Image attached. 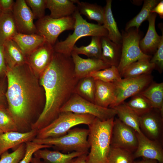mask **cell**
I'll list each match as a JSON object with an SVG mask.
<instances>
[{"label":"cell","mask_w":163,"mask_h":163,"mask_svg":"<svg viewBox=\"0 0 163 163\" xmlns=\"http://www.w3.org/2000/svg\"><path fill=\"white\" fill-rule=\"evenodd\" d=\"M6 78L8 109L16 123L18 132L30 131L45 104L44 92L39 78L27 63L7 67Z\"/></svg>","instance_id":"obj_1"},{"label":"cell","mask_w":163,"mask_h":163,"mask_svg":"<svg viewBox=\"0 0 163 163\" xmlns=\"http://www.w3.org/2000/svg\"><path fill=\"white\" fill-rule=\"evenodd\" d=\"M79 79L74 73L71 55L55 52L50 64L39 78L45 94V104L39 117L31 126L38 131L58 116L60 110L74 93Z\"/></svg>","instance_id":"obj_2"},{"label":"cell","mask_w":163,"mask_h":163,"mask_svg":"<svg viewBox=\"0 0 163 163\" xmlns=\"http://www.w3.org/2000/svg\"><path fill=\"white\" fill-rule=\"evenodd\" d=\"M114 117L101 120L95 117L88 126V140L90 151L87 163H106L110 148Z\"/></svg>","instance_id":"obj_3"},{"label":"cell","mask_w":163,"mask_h":163,"mask_svg":"<svg viewBox=\"0 0 163 163\" xmlns=\"http://www.w3.org/2000/svg\"><path fill=\"white\" fill-rule=\"evenodd\" d=\"M72 15L75 19L74 31L64 40L56 43L53 46L55 52L71 55L74 46L80 38L88 36L107 37L108 32L103 25L88 22L77 9Z\"/></svg>","instance_id":"obj_4"},{"label":"cell","mask_w":163,"mask_h":163,"mask_svg":"<svg viewBox=\"0 0 163 163\" xmlns=\"http://www.w3.org/2000/svg\"><path fill=\"white\" fill-rule=\"evenodd\" d=\"M89 133L88 129L75 128L59 137L42 139L35 138L32 141L37 144L53 146L55 150L65 153L74 152H88Z\"/></svg>","instance_id":"obj_5"},{"label":"cell","mask_w":163,"mask_h":163,"mask_svg":"<svg viewBox=\"0 0 163 163\" xmlns=\"http://www.w3.org/2000/svg\"><path fill=\"white\" fill-rule=\"evenodd\" d=\"M95 117L89 114L70 112H61L58 117L51 123L37 131L35 138L42 139L61 136L66 134L75 126L82 124L88 126Z\"/></svg>","instance_id":"obj_6"},{"label":"cell","mask_w":163,"mask_h":163,"mask_svg":"<svg viewBox=\"0 0 163 163\" xmlns=\"http://www.w3.org/2000/svg\"><path fill=\"white\" fill-rule=\"evenodd\" d=\"M121 34V56L117 67L120 75L124 69L132 63L141 59H151L152 57L145 54L140 49L139 44L142 33L139 29L130 28L123 31Z\"/></svg>","instance_id":"obj_7"},{"label":"cell","mask_w":163,"mask_h":163,"mask_svg":"<svg viewBox=\"0 0 163 163\" xmlns=\"http://www.w3.org/2000/svg\"><path fill=\"white\" fill-rule=\"evenodd\" d=\"M75 23V19L73 15L58 19L45 15L37 20L35 25L37 34L53 46L61 33L66 30H74Z\"/></svg>","instance_id":"obj_8"},{"label":"cell","mask_w":163,"mask_h":163,"mask_svg":"<svg viewBox=\"0 0 163 163\" xmlns=\"http://www.w3.org/2000/svg\"><path fill=\"white\" fill-rule=\"evenodd\" d=\"M62 112L89 114L103 120L114 117L117 115L114 109L101 107L75 93L61 108L60 112Z\"/></svg>","instance_id":"obj_9"},{"label":"cell","mask_w":163,"mask_h":163,"mask_svg":"<svg viewBox=\"0 0 163 163\" xmlns=\"http://www.w3.org/2000/svg\"><path fill=\"white\" fill-rule=\"evenodd\" d=\"M152 79L150 74H148L135 77L121 78L114 82L117 88V96L115 101L109 108H113L128 98L140 93L152 82Z\"/></svg>","instance_id":"obj_10"},{"label":"cell","mask_w":163,"mask_h":163,"mask_svg":"<svg viewBox=\"0 0 163 163\" xmlns=\"http://www.w3.org/2000/svg\"><path fill=\"white\" fill-rule=\"evenodd\" d=\"M138 145L136 132L118 118L114 119L110 147L125 150L132 153Z\"/></svg>","instance_id":"obj_11"},{"label":"cell","mask_w":163,"mask_h":163,"mask_svg":"<svg viewBox=\"0 0 163 163\" xmlns=\"http://www.w3.org/2000/svg\"><path fill=\"white\" fill-rule=\"evenodd\" d=\"M139 127L142 133L149 139L162 142L163 115L153 108L139 116Z\"/></svg>","instance_id":"obj_12"},{"label":"cell","mask_w":163,"mask_h":163,"mask_svg":"<svg viewBox=\"0 0 163 163\" xmlns=\"http://www.w3.org/2000/svg\"><path fill=\"white\" fill-rule=\"evenodd\" d=\"M55 52L53 46L46 41L26 56L27 63L39 78L51 62Z\"/></svg>","instance_id":"obj_13"},{"label":"cell","mask_w":163,"mask_h":163,"mask_svg":"<svg viewBox=\"0 0 163 163\" xmlns=\"http://www.w3.org/2000/svg\"><path fill=\"white\" fill-rule=\"evenodd\" d=\"M18 33L38 34L31 11L25 0H16L12 11Z\"/></svg>","instance_id":"obj_14"},{"label":"cell","mask_w":163,"mask_h":163,"mask_svg":"<svg viewBox=\"0 0 163 163\" xmlns=\"http://www.w3.org/2000/svg\"><path fill=\"white\" fill-rule=\"evenodd\" d=\"M138 145L133 154L134 159L142 157L163 163V150L161 142L149 139L141 132L136 133Z\"/></svg>","instance_id":"obj_15"},{"label":"cell","mask_w":163,"mask_h":163,"mask_svg":"<svg viewBox=\"0 0 163 163\" xmlns=\"http://www.w3.org/2000/svg\"><path fill=\"white\" fill-rule=\"evenodd\" d=\"M71 56L74 64L75 75L79 79L88 76L92 72L111 66L101 59L89 58L84 59L73 51Z\"/></svg>","instance_id":"obj_16"},{"label":"cell","mask_w":163,"mask_h":163,"mask_svg":"<svg viewBox=\"0 0 163 163\" xmlns=\"http://www.w3.org/2000/svg\"><path fill=\"white\" fill-rule=\"evenodd\" d=\"M37 133V130H31L25 133L10 132L0 134V156L9 149H15L22 143L32 141L36 137Z\"/></svg>","instance_id":"obj_17"},{"label":"cell","mask_w":163,"mask_h":163,"mask_svg":"<svg viewBox=\"0 0 163 163\" xmlns=\"http://www.w3.org/2000/svg\"><path fill=\"white\" fill-rule=\"evenodd\" d=\"M157 14L151 13L147 19L149 23V27L144 37L140 40L139 46L140 50L145 54L150 55L154 54L159 46L162 35L159 36L157 33L155 27V21Z\"/></svg>","instance_id":"obj_18"},{"label":"cell","mask_w":163,"mask_h":163,"mask_svg":"<svg viewBox=\"0 0 163 163\" xmlns=\"http://www.w3.org/2000/svg\"><path fill=\"white\" fill-rule=\"evenodd\" d=\"M94 103L101 107L109 108L115 101L117 94L114 83L95 80Z\"/></svg>","instance_id":"obj_19"},{"label":"cell","mask_w":163,"mask_h":163,"mask_svg":"<svg viewBox=\"0 0 163 163\" xmlns=\"http://www.w3.org/2000/svg\"><path fill=\"white\" fill-rule=\"evenodd\" d=\"M88 153L74 152L65 153L58 151H51L46 148L36 151L34 156L43 159L44 163H71L75 158Z\"/></svg>","instance_id":"obj_20"},{"label":"cell","mask_w":163,"mask_h":163,"mask_svg":"<svg viewBox=\"0 0 163 163\" xmlns=\"http://www.w3.org/2000/svg\"><path fill=\"white\" fill-rule=\"evenodd\" d=\"M102 53L101 59L110 65L117 67L121 54V44H117L107 37H101Z\"/></svg>","instance_id":"obj_21"},{"label":"cell","mask_w":163,"mask_h":163,"mask_svg":"<svg viewBox=\"0 0 163 163\" xmlns=\"http://www.w3.org/2000/svg\"><path fill=\"white\" fill-rule=\"evenodd\" d=\"M73 0H46V8L50 12L49 16L58 19L72 16L77 10Z\"/></svg>","instance_id":"obj_22"},{"label":"cell","mask_w":163,"mask_h":163,"mask_svg":"<svg viewBox=\"0 0 163 163\" xmlns=\"http://www.w3.org/2000/svg\"><path fill=\"white\" fill-rule=\"evenodd\" d=\"M112 0H107L104 9L103 25L108 32L107 37L112 42L121 44L122 35L114 18L111 9Z\"/></svg>","instance_id":"obj_23"},{"label":"cell","mask_w":163,"mask_h":163,"mask_svg":"<svg viewBox=\"0 0 163 163\" xmlns=\"http://www.w3.org/2000/svg\"><path fill=\"white\" fill-rule=\"evenodd\" d=\"M4 53L7 67L11 68L27 63L26 56L12 39L3 44Z\"/></svg>","instance_id":"obj_24"},{"label":"cell","mask_w":163,"mask_h":163,"mask_svg":"<svg viewBox=\"0 0 163 163\" xmlns=\"http://www.w3.org/2000/svg\"><path fill=\"white\" fill-rule=\"evenodd\" d=\"M12 39L26 56L46 42L43 37L35 34H27L18 33Z\"/></svg>","instance_id":"obj_25"},{"label":"cell","mask_w":163,"mask_h":163,"mask_svg":"<svg viewBox=\"0 0 163 163\" xmlns=\"http://www.w3.org/2000/svg\"><path fill=\"white\" fill-rule=\"evenodd\" d=\"M150 59H141L130 64L121 74V78H133L143 75L150 74L155 69V65L150 62Z\"/></svg>","instance_id":"obj_26"},{"label":"cell","mask_w":163,"mask_h":163,"mask_svg":"<svg viewBox=\"0 0 163 163\" xmlns=\"http://www.w3.org/2000/svg\"><path fill=\"white\" fill-rule=\"evenodd\" d=\"M163 115V83L152 82L140 93Z\"/></svg>","instance_id":"obj_27"},{"label":"cell","mask_w":163,"mask_h":163,"mask_svg":"<svg viewBox=\"0 0 163 163\" xmlns=\"http://www.w3.org/2000/svg\"><path fill=\"white\" fill-rule=\"evenodd\" d=\"M18 33L12 11L2 12L0 16V44L3 45Z\"/></svg>","instance_id":"obj_28"},{"label":"cell","mask_w":163,"mask_h":163,"mask_svg":"<svg viewBox=\"0 0 163 163\" xmlns=\"http://www.w3.org/2000/svg\"><path fill=\"white\" fill-rule=\"evenodd\" d=\"M115 110L118 119L122 123L133 129L136 133L141 132L139 127V116L130 109L126 102L113 108Z\"/></svg>","instance_id":"obj_29"},{"label":"cell","mask_w":163,"mask_h":163,"mask_svg":"<svg viewBox=\"0 0 163 163\" xmlns=\"http://www.w3.org/2000/svg\"><path fill=\"white\" fill-rule=\"evenodd\" d=\"M77 4V9L79 14L85 16L88 19L96 21L97 24L102 25L103 22L104 9L96 4L73 0Z\"/></svg>","instance_id":"obj_30"},{"label":"cell","mask_w":163,"mask_h":163,"mask_svg":"<svg viewBox=\"0 0 163 163\" xmlns=\"http://www.w3.org/2000/svg\"><path fill=\"white\" fill-rule=\"evenodd\" d=\"M95 80L88 76L79 79L74 90L75 93L83 98L94 103Z\"/></svg>","instance_id":"obj_31"},{"label":"cell","mask_w":163,"mask_h":163,"mask_svg":"<svg viewBox=\"0 0 163 163\" xmlns=\"http://www.w3.org/2000/svg\"><path fill=\"white\" fill-rule=\"evenodd\" d=\"M159 0H145L139 12L126 24L125 30L132 27L139 29L142 22L147 20L152 9L160 2Z\"/></svg>","instance_id":"obj_32"},{"label":"cell","mask_w":163,"mask_h":163,"mask_svg":"<svg viewBox=\"0 0 163 163\" xmlns=\"http://www.w3.org/2000/svg\"><path fill=\"white\" fill-rule=\"evenodd\" d=\"M72 51L78 55H85L89 58L101 59L102 53L101 37H92L91 41L88 45L80 47L75 45L73 48Z\"/></svg>","instance_id":"obj_33"},{"label":"cell","mask_w":163,"mask_h":163,"mask_svg":"<svg viewBox=\"0 0 163 163\" xmlns=\"http://www.w3.org/2000/svg\"><path fill=\"white\" fill-rule=\"evenodd\" d=\"M126 105L139 116L150 111L153 107L149 101L140 93L132 97Z\"/></svg>","instance_id":"obj_34"},{"label":"cell","mask_w":163,"mask_h":163,"mask_svg":"<svg viewBox=\"0 0 163 163\" xmlns=\"http://www.w3.org/2000/svg\"><path fill=\"white\" fill-rule=\"evenodd\" d=\"M89 76L95 80L106 82L114 83L122 78L117 67L114 66L92 72Z\"/></svg>","instance_id":"obj_35"},{"label":"cell","mask_w":163,"mask_h":163,"mask_svg":"<svg viewBox=\"0 0 163 163\" xmlns=\"http://www.w3.org/2000/svg\"><path fill=\"white\" fill-rule=\"evenodd\" d=\"M133 159L131 152L110 147L106 163H133Z\"/></svg>","instance_id":"obj_36"},{"label":"cell","mask_w":163,"mask_h":163,"mask_svg":"<svg viewBox=\"0 0 163 163\" xmlns=\"http://www.w3.org/2000/svg\"><path fill=\"white\" fill-rule=\"evenodd\" d=\"M26 148V144L24 143L11 153L5 152L0 156V163H19L24 156Z\"/></svg>","instance_id":"obj_37"},{"label":"cell","mask_w":163,"mask_h":163,"mask_svg":"<svg viewBox=\"0 0 163 163\" xmlns=\"http://www.w3.org/2000/svg\"><path fill=\"white\" fill-rule=\"evenodd\" d=\"M0 126L3 133L18 131L16 123L8 108L0 109Z\"/></svg>","instance_id":"obj_38"},{"label":"cell","mask_w":163,"mask_h":163,"mask_svg":"<svg viewBox=\"0 0 163 163\" xmlns=\"http://www.w3.org/2000/svg\"><path fill=\"white\" fill-rule=\"evenodd\" d=\"M25 1L31 11L34 19L38 20L45 16L46 0H25Z\"/></svg>","instance_id":"obj_39"},{"label":"cell","mask_w":163,"mask_h":163,"mask_svg":"<svg viewBox=\"0 0 163 163\" xmlns=\"http://www.w3.org/2000/svg\"><path fill=\"white\" fill-rule=\"evenodd\" d=\"M26 151L23 158L19 163H30L34 153L37 151L44 148H52L50 145L38 144L32 141H30L25 143Z\"/></svg>","instance_id":"obj_40"},{"label":"cell","mask_w":163,"mask_h":163,"mask_svg":"<svg viewBox=\"0 0 163 163\" xmlns=\"http://www.w3.org/2000/svg\"><path fill=\"white\" fill-rule=\"evenodd\" d=\"M150 62L155 65V69L161 73L163 70V37L157 50L152 57Z\"/></svg>","instance_id":"obj_41"},{"label":"cell","mask_w":163,"mask_h":163,"mask_svg":"<svg viewBox=\"0 0 163 163\" xmlns=\"http://www.w3.org/2000/svg\"><path fill=\"white\" fill-rule=\"evenodd\" d=\"M6 78L0 79V109L8 108V104L5 96L7 87Z\"/></svg>","instance_id":"obj_42"},{"label":"cell","mask_w":163,"mask_h":163,"mask_svg":"<svg viewBox=\"0 0 163 163\" xmlns=\"http://www.w3.org/2000/svg\"><path fill=\"white\" fill-rule=\"evenodd\" d=\"M7 66L5 60L3 45L0 44V79L6 78Z\"/></svg>","instance_id":"obj_43"},{"label":"cell","mask_w":163,"mask_h":163,"mask_svg":"<svg viewBox=\"0 0 163 163\" xmlns=\"http://www.w3.org/2000/svg\"><path fill=\"white\" fill-rule=\"evenodd\" d=\"M15 3L13 0H0V8L2 12L12 11Z\"/></svg>","instance_id":"obj_44"},{"label":"cell","mask_w":163,"mask_h":163,"mask_svg":"<svg viewBox=\"0 0 163 163\" xmlns=\"http://www.w3.org/2000/svg\"><path fill=\"white\" fill-rule=\"evenodd\" d=\"M151 13L158 14L161 18H163V1H160L151 11Z\"/></svg>","instance_id":"obj_45"},{"label":"cell","mask_w":163,"mask_h":163,"mask_svg":"<svg viewBox=\"0 0 163 163\" xmlns=\"http://www.w3.org/2000/svg\"><path fill=\"white\" fill-rule=\"evenodd\" d=\"M88 153H84L76 157L71 163H87V155Z\"/></svg>","instance_id":"obj_46"},{"label":"cell","mask_w":163,"mask_h":163,"mask_svg":"<svg viewBox=\"0 0 163 163\" xmlns=\"http://www.w3.org/2000/svg\"><path fill=\"white\" fill-rule=\"evenodd\" d=\"M133 163H158L156 160L145 158L140 161H135Z\"/></svg>","instance_id":"obj_47"},{"label":"cell","mask_w":163,"mask_h":163,"mask_svg":"<svg viewBox=\"0 0 163 163\" xmlns=\"http://www.w3.org/2000/svg\"><path fill=\"white\" fill-rule=\"evenodd\" d=\"M31 163H44L43 161H42L40 159L37 157H34L31 159Z\"/></svg>","instance_id":"obj_48"},{"label":"cell","mask_w":163,"mask_h":163,"mask_svg":"<svg viewBox=\"0 0 163 163\" xmlns=\"http://www.w3.org/2000/svg\"><path fill=\"white\" fill-rule=\"evenodd\" d=\"M3 133V132L2 131V130L1 128V127L0 126V135Z\"/></svg>","instance_id":"obj_49"},{"label":"cell","mask_w":163,"mask_h":163,"mask_svg":"<svg viewBox=\"0 0 163 163\" xmlns=\"http://www.w3.org/2000/svg\"><path fill=\"white\" fill-rule=\"evenodd\" d=\"M2 13V11H1V9L0 8V16Z\"/></svg>","instance_id":"obj_50"}]
</instances>
